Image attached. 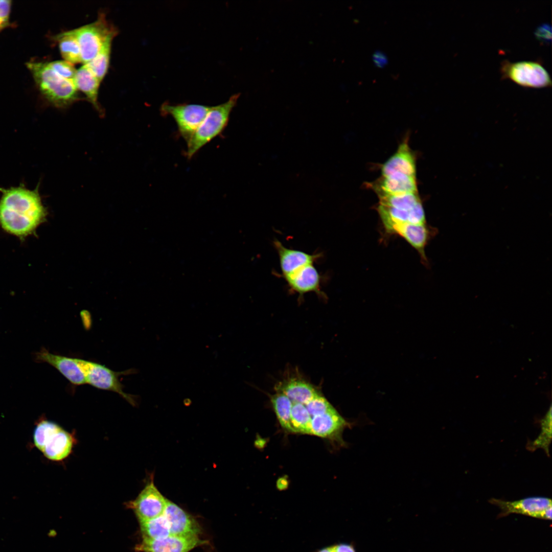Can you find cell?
<instances>
[{
    "label": "cell",
    "instance_id": "cell-1",
    "mask_svg": "<svg viewBox=\"0 0 552 552\" xmlns=\"http://www.w3.org/2000/svg\"><path fill=\"white\" fill-rule=\"evenodd\" d=\"M0 190V225L6 232L24 238L45 221L48 212L38 188L31 190L19 186Z\"/></svg>",
    "mask_w": 552,
    "mask_h": 552
},
{
    "label": "cell",
    "instance_id": "cell-2",
    "mask_svg": "<svg viewBox=\"0 0 552 552\" xmlns=\"http://www.w3.org/2000/svg\"><path fill=\"white\" fill-rule=\"evenodd\" d=\"M27 66L41 94L53 106L64 108L80 99L74 83L58 75L47 62H29Z\"/></svg>",
    "mask_w": 552,
    "mask_h": 552
},
{
    "label": "cell",
    "instance_id": "cell-3",
    "mask_svg": "<svg viewBox=\"0 0 552 552\" xmlns=\"http://www.w3.org/2000/svg\"><path fill=\"white\" fill-rule=\"evenodd\" d=\"M240 94L233 95L224 103L210 110L187 143L186 155L190 159L202 147L221 133L227 126L230 114Z\"/></svg>",
    "mask_w": 552,
    "mask_h": 552
},
{
    "label": "cell",
    "instance_id": "cell-4",
    "mask_svg": "<svg viewBox=\"0 0 552 552\" xmlns=\"http://www.w3.org/2000/svg\"><path fill=\"white\" fill-rule=\"evenodd\" d=\"M73 30L80 45L84 64L91 60L104 43L118 33L117 29L107 20L103 13L99 14L94 22Z\"/></svg>",
    "mask_w": 552,
    "mask_h": 552
},
{
    "label": "cell",
    "instance_id": "cell-5",
    "mask_svg": "<svg viewBox=\"0 0 552 552\" xmlns=\"http://www.w3.org/2000/svg\"><path fill=\"white\" fill-rule=\"evenodd\" d=\"M78 360L84 373L86 383L98 389L114 392L132 405H136L135 397L124 392L123 384L119 379L120 376L130 374L134 371L130 369L123 372H114L95 362L79 358Z\"/></svg>",
    "mask_w": 552,
    "mask_h": 552
},
{
    "label": "cell",
    "instance_id": "cell-6",
    "mask_svg": "<svg viewBox=\"0 0 552 552\" xmlns=\"http://www.w3.org/2000/svg\"><path fill=\"white\" fill-rule=\"evenodd\" d=\"M500 71L503 78L510 79L522 86L541 88L551 85L548 73L539 61H503Z\"/></svg>",
    "mask_w": 552,
    "mask_h": 552
},
{
    "label": "cell",
    "instance_id": "cell-7",
    "mask_svg": "<svg viewBox=\"0 0 552 552\" xmlns=\"http://www.w3.org/2000/svg\"><path fill=\"white\" fill-rule=\"evenodd\" d=\"M211 107L197 104H171L164 102L160 108L164 116L175 120L179 134L187 142L202 122Z\"/></svg>",
    "mask_w": 552,
    "mask_h": 552
},
{
    "label": "cell",
    "instance_id": "cell-8",
    "mask_svg": "<svg viewBox=\"0 0 552 552\" xmlns=\"http://www.w3.org/2000/svg\"><path fill=\"white\" fill-rule=\"evenodd\" d=\"M489 502L500 509V512L497 515V518L517 514L537 519L551 520V500L549 498L535 496L515 501L491 498Z\"/></svg>",
    "mask_w": 552,
    "mask_h": 552
},
{
    "label": "cell",
    "instance_id": "cell-9",
    "mask_svg": "<svg viewBox=\"0 0 552 552\" xmlns=\"http://www.w3.org/2000/svg\"><path fill=\"white\" fill-rule=\"evenodd\" d=\"M167 500L154 485L152 478L136 498L127 502L126 505L133 510L139 521H142L163 515Z\"/></svg>",
    "mask_w": 552,
    "mask_h": 552
},
{
    "label": "cell",
    "instance_id": "cell-10",
    "mask_svg": "<svg viewBox=\"0 0 552 552\" xmlns=\"http://www.w3.org/2000/svg\"><path fill=\"white\" fill-rule=\"evenodd\" d=\"M32 357L37 363L45 362L53 366L73 384L80 385L86 383L78 358L55 354L43 347L34 352Z\"/></svg>",
    "mask_w": 552,
    "mask_h": 552
},
{
    "label": "cell",
    "instance_id": "cell-11",
    "mask_svg": "<svg viewBox=\"0 0 552 552\" xmlns=\"http://www.w3.org/2000/svg\"><path fill=\"white\" fill-rule=\"evenodd\" d=\"M352 426L335 408L324 414L311 418L310 434L321 438L335 440L340 446H344L342 433L346 427Z\"/></svg>",
    "mask_w": 552,
    "mask_h": 552
},
{
    "label": "cell",
    "instance_id": "cell-12",
    "mask_svg": "<svg viewBox=\"0 0 552 552\" xmlns=\"http://www.w3.org/2000/svg\"><path fill=\"white\" fill-rule=\"evenodd\" d=\"M205 540L198 536H169L158 540L143 539L135 549L141 552H189L192 549L204 545Z\"/></svg>",
    "mask_w": 552,
    "mask_h": 552
},
{
    "label": "cell",
    "instance_id": "cell-13",
    "mask_svg": "<svg viewBox=\"0 0 552 552\" xmlns=\"http://www.w3.org/2000/svg\"><path fill=\"white\" fill-rule=\"evenodd\" d=\"M283 278L290 290L298 293L300 296L312 292L320 297L327 298L326 294L321 289V275L313 264L306 265Z\"/></svg>",
    "mask_w": 552,
    "mask_h": 552
},
{
    "label": "cell",
    "instance_id": "cell-14",
    "mask_svg": "<svg viewBox=\"0 0 552 552\" xmlns=\"http://www.w3.org/2000/svg\"><path fill=\"white\" fill-rule=\"evenodd\" d=\"M386 232L390 234L393 229L406 223L426 224L425 214L422 202L411 210H403L378 204L377 208Z\"/></svg>",
    "mask_w": 552,
    "mask_h": 552
},
{
    "label": "cell",
    "instance_id": "cell-15",
    "mask_svg": "<svg viewBox=\"0 0 552 552\" xmlns=\"http://www.w3.org/2000/svg\"><path fill=\"white\" fill-rule=\"evenodd\" d=\"M170 527L171 535L177 536H198L200 527L191 515L167 499L164 513Z\"/></svg>",
    "mask_w": 552,
    "mask_h": 552
},
{
    "label": "cell",
    "instance_id": "cell-16",
    "mask_svg": "<svg viewBox=\"0 0 552 552\" xmlns=\"http://www.w3.org/2000/svg\"><path fill=\"white\" fill-rule=\"evenodd\" d=\"M368 186L378 197L418 192L416 176L402 174L381 176Z\"/></svg>",
    "mask_w": 552,
    "mask_h": 552
},
{
    "label": "cell",
    "instance_id": "cell-17",
    "mask_svg": "<svg viewBox=\"0 0 552 552\" xmlns=\"http://www.w3.org/2000/svg\"><path fill=\"white\" fill-rule=\"evenodd\" d=\"M382 176L402 174L416 176V158L406 137L399 145L396 152L381 166Z\"/></svg>",
    "mask_w": 552,
    "mask_h": 552
},
{
    "label": "cell",
    "instance_id": "cell-18",
    "mask_svg": "<svg viewBox=\"0 0 552 552\" xmlns=\"http://www.w3.org/2000/svg\"><path fill=\"white\" fill-rule=\"evenodd\" d=\"M277 251L282 276L289 274L299 268L310 264H314L320 257V254H310L304 251L288 248L278 240L273 241Z\"/></svg>",
    "mask_w": 552,
    "mask_h": 552
},
{
    "label": "cell",
    "instance_id": "cell-19",
    "mask_svg": "<svg viewBox=\"0 0 552 552\" xmlns=\"http://www.w3.org/2000/svg\"><path fill=\"white\" fill-rule=\"evenodd\" d=\"M275 390L286 396L292 402L304 405L319 394L311 384L298 377H289L279 382Z\"/></svg>",
    "mask_w": 552,
    "mask_h": 552
},
{
    "label": "cell",
    "instance_id": "cell-20",
    "mask_svg": "<svg viewBox=\"0 0 552 552\" xmlns=\"http://www.w3.org/2000/svg\"><path fill=\"white\" fill-rule=\"evenodd\" d=\"M429 227L425 224L406 223L394 227L392 234H397L404 239L416 249L424 261L426 260L425 247L430 237Z\"/></svg>",
    "mask_w": 552,
    "mask_h": 552
},
{
    "label": "cell",
    "instance_id": "cell-21",
    "mask_svg": "<svg viewBox=\"0 0 552 552\" xmlns=\"http://www.w3.org/2000/svg\"><path fill=\"white\" fill-rule=\"evenodd\" d=\"M75 443L74 435L61 428L50 438L42 452L48 459L60 461L71 453Z\"/></svg>",
    "mask_w": 552,
    "mask_h": 552
},
{
    "label": "cell",
    "instance_id": "cell-22",
    "mask_svg": "<svg viewBox=\"0 0 552 552\" xmlns=\"http://www.w3.org/2000/svg\"><path fill=\"white\" fill-rule=\"evenodd\" d=\"M74 82L77 89L84 94L95 108L100 114H103V110L98 101L101 82L86 64L77 70Z\"/></svg>",
    "mask_w": 552,
    "mask_h": 552
},
{
    "label": "cell",
    "instance_id": "cell-23",
    "mask_svg": "<svg viewBox=\"0 0 552 552\" xmlns=\"http://www.w3.org/2000/svg\"><path fill=\"white\" fill-rule=\"evenodd\" d=\"M54 38L64 60L73 64L82 62L80 45L73 30L58 34Z\"/></svg>",
    "mask_w": 552,
    "mask_h": 552
},
{
    "label": "cell",
    "instance_id": "cell-24",
    "mask_svg": "<svg viewBox=\"0 0 552 552\" xmlns=\"http://www.w3.org/2000/svg\"><path fill=\"white\" fill-rule=\"evenodd\" d=\"M139 522L143 539L158 540L171 535L169 523L164 514Z\"/></svg>",
    "mask_w": 552,
    "mask_h": 552
},
{
    "label": "cell",
    "instance_id": "cell-25",
    "mask_svg": "<svg viewBox=\"0 0 552 552\" xmlns=\"http://www.w3.org/2000/svg\"><path fill=\"white\" fill-rule=\"evenodd\" d=\"M551 407L540 421L541 431L534 440L527 442L526 449L532 452L537 449H543L549 456V446L551 442Z\"/></svg>",
    "mask_w": 552,
    "mask_h": 552
},
{
    "label": "cell",
    "instance_id": "cell-26",
    "mask_svg": "<svg viewBox=\"0 0 552 552\" xmlns=\"http://www.w3.org/2000/svg\"><path fill=\"white\" fill-rule=\"evenodd\" d=\"M270 402L281 426L292 432L290 423L292 402L282 393L277 392L270 395Z\"/></svg>",
    "mask_w": 552,
    "mask_h": 552
},
{
    "label": "cell",
    "instance_id": "cell-27",
    "mask_svg": "<svg viewBox=\"0 0 552 552\" xmlns=\"http://www.w3.org/2000/svg\"><path fill=\"white\" fill-rule=\"evenodd\" d=\"M113 38H109L104 43L97 55L89 62L84 64L101 82L105 77L108 69Z\"/></svg>",
    "mask_w": 552,
    "mask_h": 552
},
{
    "label": "cell",
    "instance_id": "cell-28",
    "mask_svg": "<svg viewBox=\"0 0 552 552\" xmlns=\"http://www.w3.org/2000/svg\"><path fill=\"white\" fill-rule=\"evenodd\" d=\"M378 198V204L403 210H411L421 202L418 192L397 195H384Z\"/></svg>",
    "mask_w": 552,
    "mask_h": 552
},
{
    "label": "cell",
    "instance_id": "cell-29",
    "mask_svg": "<svg viewBox=\"0 0 552 552\" xmlns=\"http://www.w3.org/2000/svg\"><path fill=\"white\" fill-rule=\"evenodd\" d=\"M311 417L306 406L292 402L290 423L292 432L310 434Z\"/></svg>",
    "mask_w": 552,
    "mask_h": 552
},
{
    "label": "cell",
    "instance_id": "cell-30",
    "mask_svg": "<svg viewBox=\"0 0 552 552\" xmlns=\"http://www.w3.org/2000/svg\"><path fill=\"white\" fill-rule=\"evenodd\" d=\"M61 427L55 423L44 420L38 423L33 433L35 446L42 451L50 438Z\"/></svg>",
    "mask_w": 552,
    "mask_h": 552
},
{
    "label": "cell",
    "instance_id": "cell-31",
    "mask_svg": "<svg viewBox=\"0 0 552 552\" xmlns=\"http://www.w3.org/2000/svg\"><path fill=\"white\" fill-rule=\"evenodd\" d=\"M305 405L311 417L324 414L334 408L329 401L320 394L315 396Z\"/></svg>",
    "mask_w": 552,
    "mask_h": 552
},
{
    "label": "cell",
    "instance_id": "cell-32",
    "mask_svg": "<svg viewBox=\"0 0 552 552\" xmlns=\"http://www.w3.org/2000/svg\"><path fill=\"white\" fill-rule=\"evenodd\" d=\"M47 63L49 66L60 76L74 82L77 70L73 64L64 60Z\"/></svg>",
    "mask_w": 552,
    "mask_h": 552
},
{
    "label": "cell",
    "instance_id": "cell-33",
    "mask_svg": "<svg viewBox=\"0 0 552 552\" xmlns=\"http://www.w3.org/2000/svg\"><path fill=\"white\" fill-rule=\"evenodd\" d=\"M535 37L540 41L548 43L551 40V27L547 24L539 25L534 32Z\"/></svg>",
    "mask_w": 552,
    "mask_h": 552
},
{
    "label": "cell",
    "instance_id": "cell-34",
    "mask_svg": "<svg viewBox=\"0 0 552 552\" xmlns=\"http://www.w3.org/2000/svg\"><path fill=\"white\" fill-rule=\"evenodd\" d=\"M11 6V1L0 0V30L9 25Z\"/></svg>",
    "mask_w": 552,
    "mask_h": 552
},
{
    "label": "cell",
    "instance_id": "cell-35",
    "mask_svg": "<svg viewBox=\"0 0 552 552\" xmlns=\"http://www.w3.org/2000/svg\"><path fill=\"white\" fill-rule=\"evenodd\" d=\"M334 552H356L351 544L339 543L331 546Z\"/></svg>",
    "mask_w": 552,
    "mask_h": 552
},
{
    "label": "cell",
    "instance_id": "cell-36",
    "mask_svg": "<svg viewBox=\"0 0 552 552\" xmlns=\"http://www.w3.org/2000/svg\"><path fill=\"white\" fill-rule=\"evenodd\" d=\"M373 57L374 62L378 66L381 67L387 63L386 57L383 53L376 52L374 54Z\"/></svg>",
    "mask_w": 552,
    "mask_h": 552
},
{
    "label": "cell",
    "instance_id": "cell-37",
    "mask_svg": "<svg viewBox=\"0 0 552 552\" xmlns=\"http://www.w3.org/2000/svg\"><path fill=\"white\" fill-rule=\"evenodd\" d=\"M288 482L285 478H280L278 480L277 485L278 488L280 490L285 489L288 486Z\"/></svg>",
    "mask_w": 552,
    "mask_h": 552
},
{
    "label": "cell",
    "instance_id": "cell-38",
    "mask_svg": "<svg viewBox=\"0 0 552 552\" xmlns=\"http://www.w3.org/2000/svg\"><path fill=\"white\" fill-rule=\"evenodd\" d=\"M317 552H334L331 546L326 547L318 550Z\"/></svg>",
    "mask_w": 552,
    "mask_h": 552
}]
</instances>
